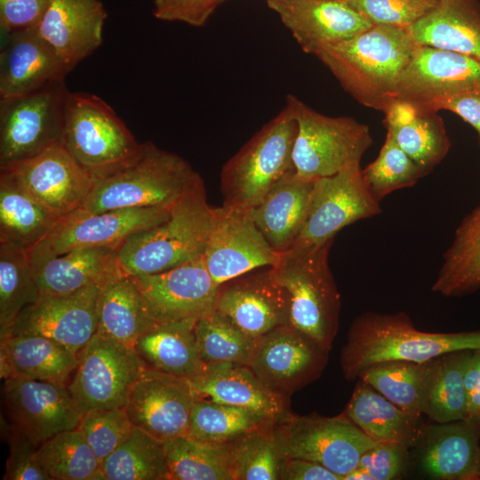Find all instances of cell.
<instances>
[{"instance_id":"1","label":"cell","mask_w":480,"mask_h":480,"mask_svg":"<svg viewBox=\"0 0 480 480\" xmlns=\"http://www.w3.org/2000/svg\"><path fill=\"white\" fill-rule=\"evenodd\" d=\"M418 46L407 28L372 25L323 46L315 56L360 104L384 112L396 99L398 79Z\"/></svg>"},{"instance_id":"2","label":"cell","mask_w":480,"mask_h":480,"mask_svg":"<svg viewBox=\"0 0 480 480\" xmlns=\"http://www.w3.org/2000/svg\"><path fill=\"white\" fill-rule=\"evenodd\" d=\"M474 349H480V330L423 332L404 312L369 311L352 322L340 362L344 377L355 380L365 369L379 363H424L446 353Z\"/></svg>"},{"instance_id":"3","label":"cell","mask_w":480,"mask_h":480,"mask_svg":"<svg viewBox=\"0 0 480 480\" xmlns=\"http://www.w3.org/2000/svg\"><path fill=\"white\" fill-rule=\"evenodd\" d=\"M212 208L200 177L170 209L167 220L132 235L117 250L124 275L156 274L204 255Z\"/></svg>"},{"instance_id":"4","label":"cell","mask_w":480,"mask_h":480,"mask_svg":"<svg viewBox=\"0 0 480 480\" xmlns=\"http://www.w3.org/2000/svg\"><path fill=\"white\" fill-rule=\"evenodd\" d=\"M333 240L281 253L270 271L285 292L289 325L330 352L339 330L340 294L328 256Z\"/></svg>"},{"instance_id":"5","label":"cell","mask_w":480,"mask_h":480,"mask_svg":"<svg viewBox=\"0 0 480 480\" xmlns=\"http://www.w3.org/2000/svg\"><path fill=\"white\" fill-rule=\"evenodd\" d=\"M200 177L180 156L145 141L130 163L95 181L78 209L91 212L144 207L171 209Z\"/></svg>"},{"instance_id":"6","label":"cell","mask_w":480,"mask_h":480,"mask_svg":"<svg viewBox=\"0 0 480 480\" xmlns=\"http://www.w3.org/2000/svg\"><path fill=\"white\" fill-rule=\"evenodd\" d=\"M296 132V121L284 106L222 167L223 205L249 210L278 182L294 173Z\"/></svg>"},{"instance_id":"7","label":"cell","mask_w":480,"mask_h":480,"mask_svg":"<svg viewBox=\"0 0 480 480\" xmlns=\"http://www.w3.org/2000/svg\"><path fill=\"white\" fill-rule=\"evenodd\" d=\"M62 144L95 181L130 163L142 146L105 100L82 92L68 94Z\"/></svg>"},{"instance_id":"8","label":"cell","mask_w":480,"mask_h":480,"mask_svg":"<svg viewBox=\"0 0 480 480\" xmlns=\"http://www.w3.org/2000/svg\"><path fill=\"white\" fill-rule=\"evenodd\" d=\"M285 106L297 124L292 151L297 176L315 180L360 165L372 142L366 124L349 116L323 115L291 94Z\"/></svg>"},{"instance_id":"9","label":"cell","mask_w":480,"mask_h":480,"mask_svg":"<svg viewBox=\"0 0 480 480\" xmlns=\"http://www.w3.org/2000/svg\"><path fill=\"white\" fill-rule=\"evenodd\" d=\"M69 91L65 80L29 93L0 99V166L62 143Z\"/></svg>"},{"instance_id":"10","label":"cell","mask_w":480,"mask_h":480,"mask_svg":"<svg viewBox=\"0 0 480 480\" xmlns=\"http://www.w3.org/2000/svg\"><path fill=\"white\" fill-rule=\"evenodd\" d=\"M148 367L133 348L96 332L80 352L68 388L81 413L124 407L131 389Z\"/></svg>"},{"instance_id":"11","label":"cell","mask_w":480,"mask_h":480,"mask_svg":"<svg viewBox=\"0 0 480 480\" xmlns=\"http://www.w3.org/2000/svg\"><path fill=\"white\" fill-rule=\"evenodd\" d=\"M287 458L316 462L343 477L378 443L343 412L335 417L289 412L276 423Z\"/></svg>"},{"instance_id":"12","label":"cell","mask_w":480,"mask_h":480,"mask_svg":"<svg viewBox=\"0 0 480 480\" xmlns=\"http://www.w3.org/2000/svg\"><path fill=\"white\" fill-rule=\"evenodd\" d=\"M380 212L360 165L314 180L305 226L291 249L319 246L344 227Z\"/></svg>"},{"instance_id":"13","label":"cell","mask_w":480,"mask_h":480,"mask_svg":"<svg viewBox=\"0 0 480 480\" xmlns=\"http://www.w3.org/2000/svg\"><path fill=\"white\" fill-rule=\"evenodd\" d=\"M279 255L247 211L223 204L212 208L203 256L208 272L218 285L250 271L270 268Z\"/></svg>"},{"instance_id":"14","label":"cell","mask_w":480,"mask_h":480,"mask_svg":"<svg viewBox=\"0 0 480 480\" xmlns=\"http://www.w3.org/2000/svg\"><path fill=\"white\" fill-rule=\"evenodd\" d=\"M0 172L60 217L80 208L95 184L62 143L26 160L0 166Z\"/></svg>"},{"instance_id":"15","label":"cell","mask_w":480,"mask_h":480,"mask_svg":"<svg viewBox=\"0 0 480 480\" xmlns=\"http://www.w3.org/2000/svg\"><path fill=\"white\" fill-rule=\"evenodd\" d=\"M196 399L189 380L148 367L124 407L133 427L165 443L187 436Z\"/></svg>"},{"instance_id":"16","label":"cell","mask_w":480,"mask_h":480,"mask_svg":"<svg viewBox=\"0 0 480 480\" xmlns=\"http://www.w3.org/2000/svg\"><path fill=\"white\" fill-rule=\"evenodd\" d=\"M329 352L290 325L259 338L247 366L273 391L288 396L324 372Z\"/></svg>"},{"instance_id":"17","label":"cell","mask_w":480,"mask_h":480,"mask_svg":"<svg viewBox=\"0 0 480 480\" xmlns=\"http://www.w3.org/2000/svg\"><path fill=\"white\" fill-rule=\"evenodd\" d=\"M100 288L40 296L20 313L6 335L43 336L79 355L97 332Z\"/></svg>"},{"instance_id":"18","label":"cell","mask_w":480,"mask_h":480,"mask_svg":"<svg viewBox=\"0 0 480 480\" xmlns=\"http://www.w3.org/2000/svg\"><path fill=\"white\" fill-rule=\"evenodd\" d=\"M465 94H480V61L419 45L398 79L395 100L423 108L436 100Z\"/></svg>"},{"instance_id":"19","label":"cell","mask_w":480,"mask_h":480,"mask_svg":"<svg viewBox=\"0 0 480 480\" xmlns=\"http://www.w3.org/2000/svg\"><path fill=\"white\" fill-rule=\"evenodd\" d=\"M170 209L126 208L91 212L77 209L61 217L44 244L55 253L80 248L119 247L133 234L164 222Z\"/></svg>"},{"instance_id":"20","label":"cell","mask_w":480,"mask_h":480,"mask_svg":"<svg viewBox=\"0 0 480 480\" xmlns=\"http://www.w3.org/2000/svg\"><path fill=\"white\" fill-rule=\"evenodd\" d=\"M132 277L156 322L197 320L214 309L219 285L204 256L164 272Z\"/></svg>"},{"instance_id":"21","label":"cell","mask_w":480,"mask_h":480,"mask_svg":"<svg viewBox=\"0 0 480 480\" xmlns=\"http://www.w3.org/2000/svg\"><path fill=\"white\" fill-rule=\"evenodd\" d=\"M4 395L13 424L37 445L79 425L82 413L66 385L10 377Z\"/></svg>"},{"instance_id":"22","label":"cell","mask_w":480,"mask_h":480,"mask_svg":"<svg viewBox=\"0 0 480 480\" xmlns=\"http://www.w3.org/2000/svg\"><path fill=\"white\" fill-rule=\"evenodd\" d=\"M214 310L255 340L279 326L289 325L287 297L270 268L220 284Z\"/></svg>"},{"instance_id":"23","label":"cell","mask_w":480,"mask_h":480,"mask_svg":"<svg viewBox=\"0 0 480 480\" xmlns=\"http://www.w3.org/2000/svg\"><path fill=\"white\" fill-rule=\"evenodd\" d=\"M28 252L40 296L103 287L124 275L117 250L113 248H80L55 253L42 241Z\"/></svg>"},{"instance_id":"24","label":"cell","mask_w":480,"mask_h":480,"mask_svg":"<svg viewBox=\"0 0 480 480\" xmlns=\"http://www.w3.org/2000/svg\"><path fill=\"white\" fill-rule=\"evenodd\" d=\"M306 53L351 38L372 24L343 0H266Z\"/></svg>"},{"instance_id":"25","label":"cell","mask_w":480,"mask_h":480,"mask_svg":"<svg viewBox=\"0 0 480 480\" xmlns=\"http://www.w3.org/2000/svg\"><path fill=\"white\" fill-rule=\"evenodd\" d=\"M71 71L36 28L1 34L0 99L24 95Z\"/></svg>"},{"instance_id":"26","label":"cell","mask_w":480,"mask_h":480,"mask_svg":"<svg viewBox=\"0 0 480 480\" xmlns=\"http://www.w3.org/2000/svg\"><path fill=\"white\" fill-rule=\"evenodd\" d=\"M421 472L436 480L480 479V424L461 420L425 426L417 444Z\"/></svg>"},{"instance_id":"27","label":"cell","mask_w":480,"mask_h":480,"mask_svg":"<svg viewBox=\"0 0 480 480\" xmlns=\"http://www.w3.org/2000/svg\"><path fill=\"white\" fill-rule=\"evenodd\" d=\"M107 16L100 0H52L36 30L72 70L102 44Z\"/></svg>"},{"instance_id":"28","label":"cell","mask_w":480,"mask_h":480,"mask_svg":"<svg viewBox=\"0 0 480 480\" xmlns=\"http://www.w3.org/2000/svg\"><path fill=\"white\" fill-rule=\"evenodd\" d=\"M190 381L197 399L244 408L270 422L290 412L288 396L268 388L247 365H205Z\"/></svg>"},{"instance_id":"29","label":"cell","mask_w":480,"mask_h":480,"mask_svg":"<svg viewBox=\"0 0 480 480\" xmlns=\"http://www.w3.org/2000/svg\"><path fill=\"white\" fill-rule=\"evenodd\" d=\"M314 180L292 173L255 206L246 210L272 249L289 251L300 235L308 213Z\"/></svg>"},{"instance_id":"30","label":"cell","mask_w":480,"mask_h":480,"mask_svg":"<svg viewBox=\"0 0 480 480\" xmlns=\"http://www.w3.org/2000/svg\"><path fill=\"white\" fill-rule=\"evenodd\" d=\"M79 363V355L60 343L37 335L1 337L0 372L4 379L24 378L67 385Z\"/></svg>"},{"instance_id":"31","label":"cell","mask_w":480,"mask_h":480,"mask_svg":"<svg viewBox=\"0 0 480 480\" xmlns=\"http://www.w3.org/2000/svg\"><path fill=\"white\" fill-rule=\"evenodd\" d=\"M407 28L418 45L459 52L480 61L478 0H438Z\"/></svg>"},{"instance_id":"32","label":"cell","mask_w":480,"mask_h":480,"mask_svg":"<svg viewBox=\"0 0 480 480\" xmlns=\"http://www.w3.org/2000/svg\"><path fill=\"white\" fill-rule=\"evenodd\" d=\"M343 413L373 441L408 449L417 446L425 428L422 414L400 408L362 380Z\"/></svg>"},{"instance_id":"33","label":"cell","mask_w":480,"mask_h":480,"mask_svg":"<svg viewBox=\"0 0 480 480\" xmlns=\"http://www.w3.org/2000/svg\"><path fill=\"white\" fill-rule=\"evenodd\" d=\"M384 113L388 133L426 174L447 155L450 141L436 112L396 99Z\"/></svg>"},{"instance_id":"34","label":"cell","mask_w":480,"mask_h":480,"mask_svg":"<svg viewBox=\"0 0 480 480\" xmlns=\"http://www.w3.org/2000/svg\"><path fill=\"white\" fill-rule=\"evenodd\" d=\"M196 320L156 322L133 348L155 370L193 380L204 369L195 333Z\"/></svg>"},{"instance_id":"35","label":"cell","mask_w":480,"mask_h":480,"mask_svg":"<svg viewBox=\"0 0 480 480\" xmlns=\"http://www.w3.org/2000/svg\"><path fill=\"white\" fill-rule=\"evenodd\" d=\"M156 321L132 276L123 275L100 288L97 332L133 348Z\"/></svg>"},{"instance_id":"36","label":"cell","mask_w":480,"mask_h":480,"mask_svg":"<svg viewBox=\"0 0 480 480\" xmlns=\"http://www.w3.org/2000/svg\"><path fill=\"white\" fill-rule=\"evenodd\" d=\"M60 218L0 172V243L28 251L47 237Z\"/></svg>"},{"instance_id":"37","label":"cell","mask_w":480,"mask_h":480,"mask_svg":"<svg viewBox=\"0 0 480 480\" xmlns=\"http://www.w3.org/2000/svg\"><path fill=\"white\" fill-rule=\"evenodd\" d=\"M480 288V205L457 228L444 254L432 291L446 297L461 296Z\"/></svg>"},{"instance_id":"38","label":"cell","mask_w":480,"mask_h":480,"mask_svg":"<svg viewBox=\"0 0 480 480\" xmlns=\"http://www.w3.org/2000/svg\"><path fill=\"white\" fill-rule=\"evenodd\" d=\"M472 350L444 354L433 359L422 414L436 423L466 420L465 370Z\"/></svg>"},{"instance_id":"39","label":"cell","mask_w":480,"mask_h":480,"mask_svg":"<svg viewBox=\"0 0 480 480\" xmlns=\"http://www.w3.org/2000/svg\"><path fill=\"white\" fill-rule=\"evenodd\" d=\"M433 359L424 363L388 361L360 373L362 380L400 408L422 414Z\"/></svg>"},{"instance_id":"40","label":"cell","mask_w":480,"mask_h":480,"mask_svg":"<svg viewBox=\"0 0 480 480\" xmlns=\"http://www.w3.org/2000/svg\"><path fill=\"white\" fill-rule=\"evenodd\" d=\"M168 480H234L228 444L179 436L164 443Z\"/></svg>"},{"instance_id":"41","label":"cell","mask_w":480,"mask_h":480,"mask_svg":"<svg viewBox=\"0 0 480 480\" xmlns=\"http://www.w3.org/2000/svg\"><path fill=\"white\" fill-rule=\"evenodd\" d=\"M101 480H168L164 443L133 427L100 463Z\"/></svg>"},{"instance_id":"42","label":"cell","mask_w":480,"mask_h":480,"mask_svg":"<svg viewBox=\"0 0 480 480\" xmlns=\"http://www.w3.org/2000/svg\"><path fill=\"white\" fill-rule=\"evenodd\" d=\"M234 480H278L287 459L276 423L228 443Z\"/></svg>"},{"instance_id":"43","label":"cell","mask_w":480,"mask_h":480,"mask_svg":"<svg viewBox=\"0 0 480 480\" xmlns=\"http://www.w3.org/2000/svg\"><path fill=\"white\" fill-rule=\"evenodd\" d=\"M272 423L246 409L198 398L186 436L204 444H224Z\"/></svg>"},{"instance_id":"44","label":"cell","mask_w":480,"mask_h":480,"mask_svg":"<svg viewBox=\"0 0 480 480\" xmlns=\"http://www.w3.org/2000/svg\"><path fill=\"white\" fill-rule=\"evenodd\" d=\"M36 460L51 480H101L100 461L77 428L40 444Z\"/></svg>"},{"instance_id":"45","label":"cell","mask_w":480,"mask_h":480,"mask_svg":"<svg viewBox=\"0 0 480 480\" xmlns=\"http://www.w3.org/2000/svg\"><path fill=\"white\" fill-rule=\"evenodd\" d=\"M39 297L28 251L0 243V338L8 334L20 313Z\"/></svg>"},{"instance_id":"46","label":"cell","mask_w":480,"mask_h":480,"mask_svg":"<svg viewBox=\"0 0 480 480\" xmlns=\"http://www.w3.org/2000/svg\"><path fill=\"white\" fill-rule=\"evenodd\" d=\"M195 333L205 365H247L256 342L214 309L196 320Z\"/></svg>"},{"instance_id":"47","label":"cell","mask_w":480,"mask_h":480,"mask_svg":"<svg viewBox=\"0 0 480 480\" xmlns=\"http://www.w3.org/2000/svg\"><path fill=\"white\" fill-rule=\"evenodd\" d=\"M362 173L370 192L379 202L395 190L413 186L426 175L388 132L379 156L362 169Z\"/></svg>"},{"instance_id":"48","label":"cell","mask_w":480,"mask_h":480,"mask_svg":"<svg viewBox=\"0 0 480 480\" xmlns=\"http://www.w3.org/2000/svg\"><path fill=\"white\" fill-rule=\"evenodd\" d=\"M76 428L101 463L130 436L133 425L125 407H116L84 412Z\"/></svg>"},{"instance_id":"49","label":"cell","mask_w":480,"mask_h":480,"mask_svg":"<svg viewBox=\"0 0 480 480\" xmlns=\"http://www.w3.org/2000/svg\"><path fill=\"white\" fill-rule=\"evenodd\" d=\"M372 25L409 28L429 12L438 0H349Z\"/></svg>"},{"instance_id":"50","label":"cell","mask_w":480,"mask_h":480,"mask_svg":"<svg viewBox=\"0 0 480 480\" xmlns=\"http://www.w3.org/2000/svg\"><path fill=\"white\" fill-rule=\"evenodd\" d=\"M10 454L4 480H51L36 460L38 445L14 424L8 431Z\"/></svg>"},{"instance_id":"51","label":"cell","mask_w":480,"mask_h":480,"mask_svg":"<svg viewBox=\"0 0 480 480\" xmlns=\"http://www.w3.org/2000/svg\"><path fill=\"white\" fill-rule=\"evenodd\" d=\"M408 448L395 443H378L360 458L357 467L374 480H394L403 476L408 464Z\"/></svg>"},{"instance_id":"52","label":"cell","mask_w":480,"mask_h":480,"mask_svg":"<svg viewBox=\"0 0 480 480\" xmlns=\"http://www.w3.org/2000/svg\"><path fill=\"white\" fill-rule=\"evenodd\" d=\"M218 5V0H153L152 12L160 20L203 27Z\"/></svg>"},{"instance_id":"53","label":"cell","mask_w":480,"mask_h":480,"mask_svg":"<svg viewBox=\"0 0 480 480\" xmlns=\"http://www.w3.org/2000/svg\"><path fill=\"white\" fill-rule=\"evenodd\" d=\"M52 0H0L1 34L36 28Z\"/></svg>"},{"instance_id":"54","label":"cell","mask_w":480,"mask_h":480,"mask_svg":"<svg viewBox=\"0 0 480 480\" xmlns=\"http://www.w3.org/2000/svg\"><path fill=\"white\" fill-rule=\"evenodd\" d=\"M423 109L453 112L473 126L480 136V94H465L436 100Z\"/></svg>"},{"instance_id":"55","label":"cell","mask_w":480,"mask_h":480,"mask_svg":"<svg viewBox=\"0 0 480 480\" xmlns=\"http://www.w3.org/2000/svg\"><path fill=\"white\" fill-rule=\"evenodd\" d=\"M464 385L467 397L466 420L480 424V349H474L468 359Z\"/></svg>"},{"instance_id":"56","label":"cell","mask_w":480,"mask_h":480,"mask_svg":"<svg viewBox=\"0 0 480 480\" xmlns=\"http://www.w3.org/2000/svg\"><path fill=\"white\" fill-rule=\"evenodd\" d=\"M282 480H342V477L314 461L287 458L282 471Z\"/></svg>"},{"instance_id":"57","label":"cell","mask_w":480,"mask_h":480,"mask_svg":"<svg viewBox=\"0 0 480 480\" xmlns=\"http://www.w3.org/2000/svg\"><path fill=\"white\" fill-rule=\"evenodd\" d=\"M343 480H374L373 477L365 469L356 467L346 476Z\"/></svg>"},{"instance_id":"58","label":"cell","mask_w":480,"mask_h":480,"mask_svg":"<svg viewBox=\"0 0 480 480\" xmlns=\"http://www.w3.org/2000/svg\"><path fill=\"white\" fill-rule=\"evenodd\" d=\"M225 1H228V0H218V3H219V4H222L223 2H225Z\"/></svg>"},{"instance_id":"59","label":"cell","mask_w":480,"mask_h":480,"mask_svg":"<svg viewBox=\"0 0 480 480\" xmlns=\"http://www.w3.org/2000/svg\"><path fill=\"white\" fill-rule=\"evenodd\" d=\"M343 1H346V2H348V1H349V0H343Z\"/></svg>"}]
</instances>
